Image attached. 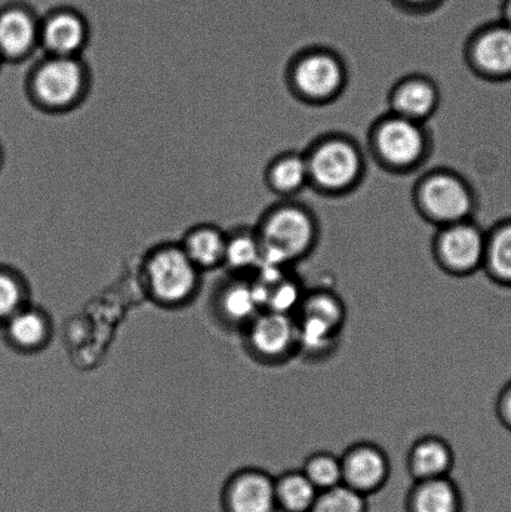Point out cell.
Segmentation results:
<instances>
[{
  "label": "cell",
  "mask_w": 511,
  "mask_h": 512,
  "mask_svg": "<svg viewBox=\"0 0 511 512\" xmlns=\"http://www.w3.org/2000/svg\"><path fill=\"white\" fill-rule=\"evenodd\" d=\"M275 495L280 512H309L319 491L302 470H292L275 478Z\"/></svg>",
  "instance_id": "25"
},
{
  "label": "cell",
  "mask_w": 511,
  "mask_h": 512,
  "mask_svg": "<svg viewBox=\"0 0 511 512\" xmlns=\"http://www.w3.org/2000/svg\"><path fill=\"white\" fill-rule=\"evenodd\" d=\"M367 152L384 172L414 174L432 157V133L427 124L387 112L370 125Z\"/></svg>",
  "instance_id": "4"
},
{
  "label": "cell",
  "mask_w": 511,
  "mask_h": 512,
  "mask_svg": "<svg viewBox=\"0 0 511 512\" xmlns=\"http://www.w3.org/2000/svg\"><path fill=\"white\" fill-rule=\"evenodd\" d=\"M395 7L413 15H425L442 7L444 0H392Z\"/></svg>",
  "instance_id": "29"
},
{
  "label": "cell",
  "mask_w": 511,
  "mask_h": 512,
  "mask_svg": "<svg viewBox=\"0 0 511 512\" xmlns=\"http://www.w3.org/2000/svg\"><path fill=\"white\" fill-rule=\"evenodd\" d=\"M222 506L224 512H279L274 476L254 468L237 471L224 485Z\"/></svg>",
  "instance_id": "15"
},
{
  "label": "cell",
  "mask_w": 511,
  "mask_h": 512,
  "mask_svg": "<svg viewBox=\"0 0 511 512\" xmlns=\"http://www.w3.org/2000/svg\"><path fill=\"white\" fill-rule=\"evenodd\" d=\"M142 281L155 304L167 309L188 305L200 288V271L179 243H159L148 250L140 268Z\"/></svg>",
  "instance_id": "7"
},
{
  "label": "cell",
  "mask_w": 511,
  "mask_h": 512,
  "mask_svg": "<svg viewBox=\"0 0 511 512\" xmlns=\"http://www.w3.org/2000/svg\"><path fill=\"white\" fill-rule=\"evenodd\" d=\"M442 104V90L432 77L409 73L399 78L388 94V112L427 124Z\"/></svg>",
  "instance_id": "14"
},
{
  "label": "cell",
  "mask_w": 511,
  "mask_h": 512,
  "mask_svg": "<svg viewBox=\"0 0 511 512\" xmlns=\"http://www.w3.org/2000/svg\"><path fill=\"white\" fill-rule=\"evenodd\" d=\"M254 228L262 245V264L284 268L307 259L320 239L317 214L295 199H279L270 205Z\"/></svg>",
  "instance_id": "1"
},
{
  "label": "cell",
  "mask_w": 511,
  "mask_h": 512,
  "mask_svg": "<svg viewBox=\"0 0 511 512\" xmlns=\"http://www.w3.org/2000/svg\"><path fill=\"white\" fill-rule=\"evenodd\" d=\"M495 413L499 423L511 433V380L499 391Z\"/></svg>",
  "instance_id": "30"
},
{
  "label": "cell",
  "mask_w": 511,
  "mask_h": 512,
  "mask_svg": "<svg viewBox=\"0 0 511 512\" xmlns=\"http://www.w3.org/2000/svg\"><path fill=\"white\" fill-rule=\"evenodd\" d=\"M92 89V72L83 57L44 55L25 78V94L40 112L62 115L78 109Z\"/></svg>",
  "instance_id": "3"
},
{
  "label": "cell",
  "mask_w": 511,
  "mask_h": 512,
  "mask_svg": "<svg viewBox=\"0 0 511 512\" xmlns=\"http://www.w3.org/2000/svg\"><path fill=\"white\" fill-rule=\"evenodd\" d=\"M499 20L511 28V0H503Z\"/></svg>",
  "instance_id": "31"
},
{
  "label": "cell",
  "mask_w": 511,
  "mask_h": 512,
  "mask_svg": "<svg viewBox=\"0 0 511 512\" xmlns=\"http://www.w3.org/2000/svg\"><path fill=\"white\" fill-rule=\"evenodd\" d=\"M464 496L450 476L414 481L404 508L407 512H462Z\"/></svg>",
  "instance_id": "21"
},
{
  "label": "cell",
  "mask_w": 511,
  "mask_h": 512,
  "mask_svg": "<svg viewBox=\"0 0 511 512\" xmlns=\"http://www.w3.org/2000/svg\"><path fill=\"white\" fill-rule=\"evenodd\" d=\"M298 330L299 353L322 358L334 349L343 330L345 308L332 291L305 294L294 314Z\"/></svg>",
  "instance_id": "8"
},
{
  "label": "cell",
  "mask_w": 511,
  "mask_h": 512,
  "mask_svg": "<svg viewBox=\"0 0 511 512\" xmlns=\"http://www.w3.org/2000/svg\"><path fill=\"white\" fill-rule=\"evenodd\" d=\"M288 92L308 107H327L342 98L349 69L342 54L327 45H309L288 60L284 72Z\"/></svg>",
  "instance_id": "5"
},
{
  "label": "cell",
  "mask_w": 511,
  "mask_h": 512,
  "mask_svg": "<svg viewBox=\"0 0 511 512\" xmlns=\"http://www.w3.org/2000/svg\"><path fill=\"white\" fill-rule=\"evenodd\" d=\"M487 232L475 219L438 228L432 242L435 263L449 275L465 278L483 270Z\"/></svg>",
  "instance_id": "9"
},
{
  "label": "cell",
  "mask_w": 511,
  "mask_h": 512,
  "mask_svg": "<svg viewBox=\"0 0 511 512\" xmlns=\"http://www.w3.org/2000/svg\"><path fill=\"white\" fill-rule=\"evenodd\" d=\"M415 212L435 228L474 219L478 198L469 180L450 168H434L415 182Z\"/></svg>",
  "instance_id": "6"
},
{
  "label": "cell",
  "mask_w": 511,
  "mask_h": 512,
  "mask_svg": "<svg viewBox=\"0 0 511 512\" xmlns=\"http://www.w3.org/2000/svg\"><path fill=\"white\" fill-rule=\"evenodd\" d=\"M245 345L260 363L280 364L299 353L294 315L264 309L245 326Z\"/></svg>",
  "instance_id": "11"
},
{
  "label": "cell",
  "mask_w": 511,
  "mask_h": 512,
  "mask_svg": "<svg viewBox=\"0 0 511 512\" xmlns=\"http://www.w3.org/2000/svg\"><path fill=\"white\" fill-rule=\"evenodd\" d=\"M369 501L347 485L320 491L309 512H368Z\"/></svg>",
  "instance_id": "28"
},
{
  "label": "cell",
  "mask_w": 511,
  "mask_h": 512,
  "mask_svg": "<svg viewBox=\"0 0 511 512\" xmlns=\"http://www.w3.org/2000/svg\"><path fill=\"white\" fill-rule=\"evenodd\" d=\"M188 258L202 271L214 270L224 264L227 232L212 223H199L189 228L178 242Z\"/></svg>",
  "instance_id": "22"
},
{
  "label": "cell",
  "mask_w": 511,
  "mask_h": 512,
  "mask_svg": "<svg viewBox=\"0 0 511 512\" xmlns=\"http://www.w3.org/2000/svg\"><path fill=\"white\" fill-rule=\"evenodd\" d=\"M264 184L279 199H295L309 188L307 160L303 152L287 150L269 160Z\"/></svg>",
  "instance_id": "19"
},
{
  "label": "cell",
  "mask_w": 511,
  "mask_h": 512,
  "mask_svg": "<svg viewBox=\"0 0 511 512\" xmlns=\"http://www.w3.org/2000/svg\"><path fill=\"white\" fill-rule=\"evenodd\" d=\"M40 15L29 4L14 2L0 8V58L19 64L39 50Z\"/></svg>",
  "instance_id": "13"
},
{
  "label": "cell",
  "mask_w": 511,
  "mask_h": 512,
  "mask_svg": "<svg viewBox=\"0 0 511 512\" xmlns=\"http://www.w3.org/2000/svg\"><path fill=\"white\" fill-rule=\"evenodd\" d=\"M2 326L7 343L20 353H38L52 339V320L43 309L32 304L25 305Z\"/></svg>",
  "instance_id": "18"
},
{
  "label": "cell",
  "mask_w": 511,
  "mask_h": 512,
  "mask_svg": "<svg viewBox=\"0 0 511 512\" xmlns=\"http://www.w3.org/2000/svg\"><path fill=\"white\" fill-rule=\"evenodd\" d=\"M29 303V286L19 271L0 265V325Z\"/></svg>",
  "instance_id": "26"
},
{
  "label": "cell",
  "mask_w": 511,
  "mask_h": 512,
  "mask_svg": "<svg viewBox=\"0 0 511 512\" xmlns=\"http://www.w3.org/2000/svg\"><path fill=\"white\" fill-rule=\"evenodd\" d=\"M4 64L2 58H0V68H2V65Z\"/></svg>",
  "instance_id": "33"
},
{
  "label": "cell",
  "mask_w": 511,
  "mask_h": 512,
  "mask_svg": "<svg viewBox=\"0 0 511 512\" xmlns=\"http://www.w3.org/2000/svg\"><path fill=\"white\" fill-rule=\"evenodd\" d=\"M483 271L493 283L511 289V219L488 230Z\"/></svg>",
  "instance_id": "24"
},
{
  "label": "cell",
  "mask_w": 511,
  "mask_h": 512,
  "mask_svg": "<svg viewBox=\"0 0 511 512\" xmlns=\"http://www.w3.org/2000/svg\"><path fill=\"white\" fill-rule=\"evenodd\" d=\"M262 260V245L254 227H239L227 232L224 268L232 271L234 276H245L254 274Z\"/></svg>",
  "instance_id": "23"
},
{
  "label": "cell",
  "mask_w": 511,
  "mask_h": 512,
  "mask_svg": "<svg viewBox=\"0 0 511 512\" xmlns=\"http://www.w3.org/2000/svg\"><path fill=\"white\" fill-rule=\"evenodd\" d=\"M3 163H4V152H3L2 144H0V170H2V168H3Z\"/></svg>",
  "instance_id": "32"
},
{
  "label": "cell",
  "mask_w": 511,
  "mask_h": 512,
  "mask_svg": "<svg viewBox=\"0 0 511 512\" xmlns=\"http://www.w3.org/2000/svg\"><path fill=\"white\" fill-rule=\"evenodd\" d=\"M455 461L452 445L437 435L423 436L412 445L408 469L414 481L447 478Z\"/></svg>",
  "instance_id": "20"
},
{
  "label": "cell",
  "mask_w": 511,
  "mask_h": 512,
  "mask_svg": "<svg viewBox=\"0 0 511 512\" xmlns=\"http://www.w3.org/2000/svg\"><path fill=\"white\" fill-rule=\"evenodd\" d=\"M342 460L343 484L367 496L379 493L388 483L390 461L380 446L358 443L350 446L340 456Z\"/></svg>",
  "instance_id": "16"
},
{
  "label": "cell",
  "mask_w": 511,
  "mask_h": 512,
  "mask_svg": "<svg viewBox=\"0 0 511 512\" xmlns=\"http://www.w3.org/2000/svg\"><path fill=\"white\" fill-rule=\"evenodd\" d=\"M300 470L319 493L343 484L342 460L328 451L310 455Z\"/></svg>",
  "instance_id": "27"
},
{
  "label": "cell",
  "mask_w": 511,
  "mask_h": 512,
  "mask_svg": "<svg viewBox=\"0 0 511 512\" xmlns=\"http://www.w3.org/2000/svg\"><path fill=\"white\" fill-rule=\"evenodd\" d=\"M265 309L262 289L254 280L234 276L224 281L213 295V310L230 328L245 329Z\"/></svg>",
  "instance_id": "17"
},
{
  "label": "cell",
  "mask_w": 511,
  "mask_h": 512,
  "mask_svg": "<svg viewBox=\"0 0 511 512\" xmlns=\"http://www.w3.org/2000/svg\"><path fill=\"white\" fill-rule=\"evenodd\" d=\"M90 24L80 10L57 7L40 15L39 50L53 57H83L90 43Z\"/></svg>",
  "instance_id": "12"
},
{
  "label": "cell",
  "mask_w": 511,
  "mask_h": 512,
  "mask_svg": "<svg viewBox=\"0 0 511 512\" xmlns=\"http://www.w3.org/2000/svg\"><path fill=\"white\" fill-rule=\"evenodd\" d=\"M309 189L325 198H344L363 184L367 154L358 140L342 132L320 134L303 150Z\"/></svg>",
  "instance_id": "2"
},
{
  "label": "cell",
  "mask_w": 511,
  "mask_h": 512,
  "mask_svg": "<svg viewBox=\"0 0 511 512\" xmlns=\"http://www.w3.org/2000/svg\"><path fill=\"white\" fill-rule=\"evenodd\" d=\"M463 55L475 77L487 82L511 80V28L500 20L482 25L469 35Z\"/></svg>",
  "instance_id": "10"
}]
</instances>
